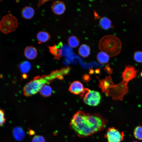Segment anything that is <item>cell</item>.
<instances>
[{"mask_svg":"<svg viewBox=\"0 0 142 142\" xmlns=\"http://www.w3.org/2000/svg\"><path fill=\"white\" fill-rule=\"evenodd\" d=\"M106 123V119L100 114H90L79 110L72 116L70 126L77 136L83 138L103 130Z\"/></svg>","mask_w":142,"mask_h":142,"instance_id":"obj_1","label":"cell"},{"mask_svg":"<svg viewBox=\"0 0 142 142\" xmlns=\"http://www.w3.org/2000/svg\"><path fill=\"white\" fill-rule=\"evenodd\" d=\"M128 82L122 81L117 85L112 82L110 77L102 80L100 82V87L107 95L111 96L113 99L123 100L124 96L128 93Z\"/></svg>","mask_w":142,"mask_h":142,"instance_id":"obj_2","label":"cell"},{"mask_svg":"<svg viewBox=\"0 0 142 142\" xmlns=\"http://www.w3.org/2000/svg\"><path fill=\"white\" fill-rule=\"evenodd\" d=\"M56 78H59V75L56 71L47 75L36 77L25 86L23 89L24 94L27 97L36 94L45 84L50 83Z\"/></svg>","mask_w":142,"mask_h":142,"instance_id":"obj_3","label":"cell"},{"mask_svg":"<svg viewBox=\"0 0 142 142\" xmlns=\"http://www.w3.org/2000/svg\"><path fill=\"white\" fill-rule=\"evenodd\" d=\"M98 47L101 52L105 53L110 57H113L120 52L122 44L118 38L109 35L105 36L100 39Z\"/></svg>","mask_w":142,"mask_h":142,"instance_id":"obj_4","label":"cell"},{"mask_svg":"<svg viewBox=\"0 0 142 142\" xmlns=\"http://www.w3.org/2000/svg\"><path fill=\"white\" fill-rule=\"evenodd\" d=\"M18 24L16 18L8 14L3 16L0 21V30L4 34L12 32L16 30Z\"/></svg>","mask_w":142,"mask_h":142,"instance_id":"obj_5","label":"cell"},{"mask_svg":"<svg viewBox=\"0 0 142 142\" xmlns=\"http://www.w3.org/2000/svg\"><path fill=\"white\" fill-rule=\"evenodd\" d=\"M81 96H84L83 101L84 103L88 105L95 106L100 103L101 99L100 93L94 90H91L88 89H85Z\"/></svg>","mask_w":142,"mask_h":142,"instance_id":"obj_6","label":"cell"},{"mask_svg":"<svg viewBox=\"0 0 142 142\" xmlns=\"http://www.w3.org/2000/svg\"><path fill=\"white\" fill-rule=\"evenodd\" d=\"M124 137V132L114 127L109 128L104 135L107 142H121L123 140Z\"/></svg>","mask_w":142,"mask_h":142,"instance_id":"obj_7","label":"cell"},{"mask_svg":"<svg viewBox=\"0 0 142 142\" xmlns=\"http://www.w3.org/2000/svg\"><path fill=\"white\" fill-rule=\"evenodd\" d=\"M137 70L133 66H126L122 73V77L123 81L128 82L136 76Z\"/></svg>","mask_w":142,"mask_h":142,"instance_id":"obj_8","label":"cell"},{"mask_svg":"<svg viewBox=\"0 0 142 142\" xmlns=\"http://www.w3.org/2000/svg\"><path fill=\"white\" fill-rule=\"evenodd\" d=\"M66 9L64 3L61 1H54L52 5V9L55 14L60 15L63 14Z\"/></svg>","mask_w":142,"mask_h":142,"instance_id":"obj_9","label":"cell"},{"mask_svg":"<svg viewBox=\"0 0 142 142\" xmlns=\"http://www.w3.org/2000/svg\"><path fill=\"white\" fill-rule=\"evenodd\" d=\"M72 93L78 95L83 93L84 92V88L83 84L78 81H75L70 85L69 89Z\"/></svg>","mask_w":142,"mask_h":142,"instance_id":"obj_10","label":"cell"},{"mask_svg":"<svg viewBox=\"0 0 142 142\" xmlns=\"http://www.w3.org/2000/svg\"><path fill=\"white\" fill-rule=\"evenodd\" d=\"M62 44L60 42L58 45L55 44L54 45L52 46H48L49 52L51 54L54 56V59H58L62 56V50L60 48L62 46Z\"/></svg>","mask_w":142,"mask_h":142,"instance_id":"obj_11","label":"cell"},{"mask_svg":"<svg viewBox=\"0 0 142 142\" xmlns=\"http://www.w3.org/2000/svg\"><path fill=\"white\" fill-rule=\"evenodd\" d=\"M24 54L27 58L29 59H33L37 57V50L36 48L33 46H27L24 49Z\"/></svg>","mask_w":142,"mask_h":142,"instance_id":"obj_12","label":"cell"},{"mask_svg":"<svg viewBox=\"0 0 142 142\" xmlns=\"http://www.w3.org/2000/svg\"><path fill=\"white\" fill-rule=\"evenodd\" d=\"M35 13L33 8L30 6H26L24 7L21 11L22 17L26 19H30L33 17Z\"/></svg>","mask_w":142,"mask_h":142,"instance_id":"obj_13","label":"cell"},{"mask_svg":"<svg viewBox=\"0 0 142 142\" xmlns=\"http://www.w3.org/2000/svg\"><path fill=\"white\" fill-rule=\"evenodd\" d=\"M51 37L50 34L47 32L40 31L37 35V38L39 44L48 41Z\"/></svg>","mask_w":142,"mask_h":142,"instance_id":"obj_14","label":"cell"},{"mask_svg":"<svg viewBox=\"0 0 142 142\" xmlns=\"http://www.w3.org/2000/svg\"><path fill=\"white\" fill-rule=\"evenodd\" d=\"M90 51V48L88 45L83 44L80 46L79 48L78 53L82 57L86 58L89 55Z\"/></svg>","mask_w":142,"mask_h":142,"instance_id":"obj_15","label":"cell"},{"mask_svg":"<svg viewBox=\"0 0 142 142\" xmlns=\"http://www.w3.org/2000/svg\"><path fill=\"white\" fill-rule=\"evenodd\" d=\"M99 23L102 28L107 30L112 27L111 21L108 18L104 17L100 19Z\"/></svg>","mask_w":142,"mask_h":142,"instance_id":"obj_16","label":"cell"},{"mask_svg":"<svg viewBox=\"0 0 142 142\" xmlns=\"http://www.w3.org/2000/svg\"><path fill=\"white\" fill-rule=\"evenodd\" d=\"M13 133L15 139L18 141L22 140L24 136L25 133L22 129L20 127L15 128L13 131Z\"/></svg>","mask_w":142,"mask_h":142,"instance_id":"obj_17","label":"cell"},{"mask_svg":"<svg viewBox=\"0 0 142 142\" xmlns=\"http://www.w3.org/2000/svg\"><path fill=\"white\" fill-rule=\"evenodd\" d=\"M109 57L105 53L101 51L98 54L97 58L98 60L100 63L104 64L108 62L109 60Z\"/></svg>","mask_w":142,"mask_h":142,"instance_id":"obj_18","label":"cell"},{"mask_svg":"<svg viewBox=\"0 0 142 142\" xmlns=\"http://www.w3.org/2000/svg\"><path fill=\"white\" fill-rule=\"evenodd\" d=\"M39 91L42 95L44 97H49L51 95L52 90L50 86L46 85L41 88Z\"/></svg>","mask_w":142,"mask_h":142,"instance_id":"obj_19","label":"cell"},{"mask_svg":"<svg viewBox=\"0 0 142 142\" xmlns=\"http://www.w3.org/2000/svg\"><path fill=\"white\" fill-rule=\"evenodd\" d=\"M68 43L69 45L71 47L75 48L78 47L80 43L78 38L74 36H72L69 37L68 39Z\"/></svg>","mask_w":142,"mask_h":142,"instance_id":"obj_20","label":"cell"},{"mask_svg":"<svg viewBox=\"0 0 142 142\" xmlns=\"http://www.w3.org/2000/svg\"><path fill=\"white\" fill-rule=\"evenodd\" d=\"M31 68V64L28 61L23 62L20 65V70L23 73H27L30 70Z\"/></svg>","mask_w":142,"mask_h":142,"instance_id":"obj_21","label":"cell"},{"mask_svg":"<svg viewBox=\"0 0 142 142\" xmlns=\"http://www.w3.org/2000/svg\"><path fill=\"white\" fill-rule=\"evenodd\" d=\"M135 137L139 140H142V126H138L136 127L134 131Z\"/></svg>","mask_w":142,"mask_h":142,"instance_id":"obj_22","label":"cell"},{"mask_svg":"<svg viewBox=\"0 0 142 142\" xmlns=\"http://www.w3.org/2000/svg\"><path fill=\"white\" fill-rule=\"evenodd\" d=\"M134 58L135 60L139 63H142V52L137 51L134 54Z\"/></svg>","mask_w":142,"mask_h":142,"instance_id":"obj_23","label":"cell"},{"mask_svg":"<svg viewBox=\"0 0 142 142\" xmlns=\"http://www.w3.org/2000/svg\"><path fill=\"white\" fill-rule=\"evenodd\" d=\"M4 110L0 109V127L3 126L6 122V120Z\"/></svg>","mask_w":142,"mask_h":142,"instance_id":"obj_24","label":"cell"},{"mask_svg":"<svg viewBox=\"0 0 142 142\" xmlns=\"http://www.w3.org/2000/svg\"><path fill=\"white\" fill-rule=\"evenodd\" d=\"M32 142H45L44 138L40 135H36L33 138Z\"/></svg>","mask_w":142,"mask_h":142,"instance_id":"obj_25","label":"cell"},{"mask_svg":"<svg viewBox=\"0 0 142 142\" xmlns=\"http://www.w3.org/2000/svg\"><path fill=\"white\" fill-rule=\"evenodd\" d=\"M49 1L48 0H39V2L38 4V7H39L42 4H44V3L48 1Z\"/></svg>","mask_w":142,"mask_h":142,"instance_id":"obj_26","label":"cell"},{"mask_svg":"<svg viewBox=\"0 0 142 142\" xmlns=\"http://www.w3.org/2000/svg\"><path fill=\"white\" fill-rule=\"evenodd\" d=\"M29 133L30 135H32L35 134V132L34 131L30 130L29 131Z\"/></svg>","mask_w":142,"mask_h":142,"instance_id":"obj_27","label":"cell"},{"mask_svg":"<svg viewBox=\"0 0 142 142\" xmlns=\"http://www.w3.org/2000/svg\"><path fill=\"white\" fill-rule=\"evenodd\" d=\"M137 142V141H133V142Z\"/></svg>","mask_w":142,"mask_h":142,"instance_id":"obj_28","label":"cell"},{"mask_svg":"<svg viewBox=\"0 0 142 142\" xmlns=\"http://www.w3.org/2000/svg\"><path fill=\"white\" fill-rule=\"evenodd\" d=\"M141 76L142 77V72H141Z\"/></svg>","mask_w":142,"mask_h":142,"instance_id":"obj_29","label":"cell"},{"mask_svg":"<svg viewBox=\"0 0 142 142\" xmlns=\"http://www.w3.org/2000/svg\"><path fill=\"white\" fill-rule=\"evenodd\" d=\"M2 1V0H0V2H1Z\"/></svg>","mask_w":142,"mask_h":142,"instance_id":"obj_30","label":"cell"}]
</instances>
